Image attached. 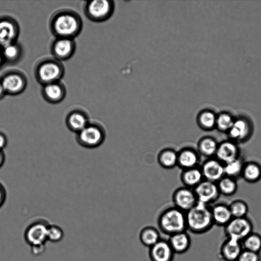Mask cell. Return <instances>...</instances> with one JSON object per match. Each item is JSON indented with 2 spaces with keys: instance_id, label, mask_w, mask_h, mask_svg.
<instances>
[{
  "instance_id": "6da1fadb",
  "label": "cell",
  "mask_w": 261,
  "mask_h": 261,
  "mask_svg": "<svg viewBox=\"0 0 261 261\" xmlns=\"http://www.w3.org/2000/svg\"><path fill=\"white\" fill-rule=\"evenodd\" d=\"M49 28L56 38L74 39L81 33L83 21L76 12L64 9L56 12L51 16Z\"/></svg>"
},
{
  "instance_id": "7a4b0ae2",
  "label": "cell",
  "mask_w": 261,
  "mask_h": 261,
  "mask_svg": "<svg viewBox=\"0 0 261 261\" xmlns=\"http://www.w3.org/2000/svg\"><path fill=\"white\" fill-rule=\"evenodd\" d=\"M187 230L195 234H202L209 231L214 225L211 206L197 203L186 212Z\"/></svg>"
},
{
  "instance_id": "3957f363",
  "label": "cell",
  "mask_w": 261,
  "mask_h": 261,
  "mask_svg": "<svg viewBox=\"0 0 261 261\" xmlns=\"http://www.w3.org/2000/svg\"><path fill=\"white\" fill-rule=\"evenodd\" d=\"M157 223L160 230L168 236L187 231L186 213L174 206L164 210Z\"/></svg>"
},
{
  "instance_id": "277c9868",
  "label": "cell",
  "mask_w": 261,
  "mask_h": 261,
  "mask_svg": "<svg viewBox=\"0 0 261 261\" xmlns=\"http://www.w3.org/2000/svg\"><path fill=\"white\" fill-rule=\"evenodd\" d=\"M62 63L53 58H45L39 62L35 68V76L42 85L61 81L64 74Z\"/></svg>"
},
{
  "instance_id": "5b68a950",
  "label": "cell",
  "mask_w": 261,
  "mask_h": 261,
  "mask_svg": "<svg viewBox=\"0 0 261 261\" xmlns=\"http://www.w3.org/2000/svg\"><path fill=\"white\" fill-rule=\"evenodd\" d=\"M77 143L84 148L93 149L100 146L106 138V132L102 125L90 122L82 130L75 134Z\"/></svg>"
},
{
  "instance_id": "8992f818",
  "label": "cell",
  "mask_w": 261,
  "mask_h": 261,
  "mask_svg": "<svg viewBox=\"0 0 261 261\" xmlns=\"http://www.w3.org/2000/svg\"><path fill=\"white\" fill-rule=\"evenodd\" d=\"M114 9V4L112 1H89L85 4L84 13L91 21L99 22L107 20L112 15Z\"/></svg>"
},
{
  "instance_id": "52a82bcc",
  "label": "cell",
  "mask_w": 261,
  "mask_h": 261,
  "mask_svg": "<svg viewBox=\"0 0 261 261\" xmlns=\"http://www.w3.org/2000/svg\"><path fill=\"white\" fill-rule=\"evenodd\" d=\"M253 223L247 217L232 218L224 227V232L226 238L241 242L248 234L253 232Z\"/></svg>"
},
{
  "instance_id": "ba28073f",
  "label": "cell",
  "mask_w": 261,
  "mask_h": 261,
  "mask_svg": "<svg viewBox=\"0 0 261 261\" xmlns=\"http://www.w3.org/2000/svg\"><path fill=\"white\" fill-rule=\"evenodd\" d=\"M253 132L252 122L247 118L239 117L234 119L232 126L226 134L228 139L239 144L247 142L252 136Z\"/></svg>"
},
{
  "instance_id": "9c48e42d",
  "label": "cell",
  "mask_w": 261,
  "mask_h": 261,
  "mask_svg": "<svg viewBox=\"0 0 261 261\" xmlns=\"http://www.w3.org/2000/svg\"><path fill=\"white\" fill-rule=\"evenodd\" d=\"M6 94L17 95L22 93L27 87L25 75L17 70L10 71L1 81Z\"/></svg>"
},
{
  "instance_id": "30bf717a",
  "label": "cell",
  "mask_w": 261,
  "mask_h": 261,
  "mask_svg": "<svg viewBox=\"0 0 261 261\" xmlns=\"http://www.w3.org/2000/svg\"><path fill=\"white\" fill-rule=\"evenodd\" d=\"M76 44L74 39L56 38L50 45L53 58L59 61L66 60L74 54Z\"/></svg>"
},
{
  "instance_id": "8fae6325",
  "label": "cell",
  "mask_w": 261,
  "mask_h": 261,
  "mask_svg": "<svg viewBox=\"0 0 261 261\" xmlns=\"http://www.w3.org/2000/svg\"><path fill=\"white\" fill-rule=\"evenodd\" d=\"M197 201L210 205L221 195L216 182L203 180L194 189Z\"/></svg>"
},
{
  "instance_id": "7c38bea8",
  "label": "cell",
  "mask_w": 261,
  "mask_h": 261,
  "mask_svg": "<svg viewBox=\"0 0 261 261\" xmlns=\"http://www.w3.org/2000/svg\"><path fill=\"white\" fill-rule=\"evenodd\" d=\"M172 199L173 206L185 213L198 202L194 190L185 186L177 188L173 193Z\"/></svg>"
},
{
  "instance_id": "4fadbf2b",
  "label": "cell",
  "mask_w": 261,
  "mask_h": 261,
  "mask_svg": "<svg viewBox=\"0 0 261 261\" xmlns=\"http://www.w3.org/2000/svg\"><path fill=\"white\" fill-rule=\"evenodd\" d=\"M19 34L18 22L11 18L0 20V46L2 47L17 42Z\"/></svg>"
},
{
  "instance_id": "5bb4252c",
  "label": "cell",
  "mask_w": 261,
  "mask_h": 261,
  "mask_svg": "<svg viewBox=\"0 0 261 261\" xmlns=\"http://www.w3.org/2000/svg\"><path fill=\"white\" fill-rule=\"evenodd\" d=\"M48 225L43 221H38L30 225L24 232V238L31 246L45 244Z\"/></svg>"
},
{
  "instance_id": "9a60e30c",
  "label": "cell",
  "mask_w": 261,
  "mask_h": 261,
  "mask_svg": "<svg viewBox=\"0 0 261 261\" xmlns=\"http://www.w3.org/2000/svg\"><path fill=\"white\" fill-rule=\"evenodd\" d=\"M240 157L239 144L227 139L218 143L215 158L225 164Z\"/></svg>"
},
{
  "instance_id": "2e32d148",
  "label": "cell",
  "mask_w": 261,
  "mask_h": 261,
  "mask_svg": "<svg viewBox=\"0 0 261 261\" xmlns=\"http://www.w3.org/2000/svg\"><path fill=\"white\" fill-rule=\"evenodd\" d=\"M200 167L204 180L217 183L225 175L224 164L215 157L206 159Z\"/></svg>"
},
{
  "instance_id": "e0dca14e",
  "label": "cell",
  "mask_w": 261,
  "mask_h": 261,
  "mask_svg": "<svg viewBox=\"0 0 261 261\" xmlns=\"http://www.w3.org/2000/svg\"><path fill=\"white\" fill-rule=\"evenodd\" d=\"M41 94L47 102L56 104L64 99L66 90L64 85L61 81H58L42 85Z\"/></svg>"
},
{
  "instance_id": "ac0fdd59",
  "label": "cell",
  "mask_w": 261,
  "mask_h": 261,
  "mask_svg": "<svg viewBox=\"0 0 261 261\" xmlns=\"http://www.w3.org/2000/svg\"><path fill=\"white\" fill-rule=\"evenodd\" d=\"M148 253L151 261H173L175 254L168 240L164 239L150 247Z\"/></svg>"
},
{
  "instance_id": "d6986e66",
  "label": "cell",
  "mask_w": 261,
  "mask_h": 261,
  "mask_svg": "<svg viewBox=\"0 0 261 261\" xmlns=\"http://www.w3.org/2000/svg\"><path fill=\"white\" fill-rule=\"evenodd\" d=\"M243 250L241 242L226 238L220 247L219 254L224 261H237Z\"/></svg>"
},
{
  "instance_id": "ffe728a7",
  "label": "cell",
  "mask_w": 261,
  "mask_h": 261,
  "mask_svg": "<svg viewBox=\"0 0 261 261\" xmlns=\"http://www.w3.org/2000/svg\"><path fill=\"white\" fill-rule=\"evenodd\" d=\"M90 122L88 114L80 109L70 111L65 118L67 127L70 131L75 134L82 130Z\"/></svg>"
},
{
  "instance_id": "44dd1931",
  "label": "cell",
  "mask_w": 261,
  "mask_h": 261,
  "mask_svg": "<svg viewBox=\"0 0 261 261\" xmlns=\"http://www.w3.org/2000/svg\"><path fill=\"white\" fill-rule=\"evenodd\" d=\"M200 155L197 150L185 147L177 152V166L182 170L199 166Z\"/></svg>"
},
{
  "instance_id": "7402d4cb",
  "label": "cell",
  "mask_w": 261,
  "mask_h": 261,
  "mask_svg": "<svg viewBox=\"0 0 261 261\" xmlns=\"http://www.w3.org/2000/svg\"><path fill=\"white\" fill-rule=\"evenodd\" d=\"M168 241L175 254L185 253L189 249L191 244V238L187 231L169 236Z\"/></svg>"
},
{
  "instance_id": "603a6c76",
  "label": "cell",
  "mask_w": 261,
  "mask_h": 261,
  "mask_svg": "<svg viewBox=\"0 0 261 261\" xmlns=\"http://www.w3.org/2000/svg\"><path fill=\"white\" fill-rule=\"evenodd\" d=\"M214 224L225 227L233 218L228 205L220 203L211 206Z\"/></svg>"
},
{
  "instance_id": "cb8c5ba5",
  "label": "cell",
  "mask_w": 261,
  "mask_h": 261,
  "mask_svg": "<svg viewBox=\"0 0 261 261\" xmlns=\"http://www.w3.org/2000/svg\"><path fill=\"white\" fill-rule=\"evenodd\" d=\"M217 140L210 136L201 137L197 143V151L206 159L215 157L218 146Z\"/></svg>"
},
{
  "instance_id": "d4e9b609",
  "label": "cell",
  "mask_w": 261,
  "mask_h": 261,
  "mask_svg": "<svg viewBox=\"0 0 261 261\" xmlns=\"http://www.w3.org/2000/svg\"><path fill=\"white\" fill-rule=\"evenodd\" d=\"M180 179L184 186L194 189L204 180L200 166L182 170Z\"/></svg>"
},
{
  "instance_id": "484cf974",
  "label": "cell",
  "mask_w": 261,
  "mask_h": 261,
  "mask_svg": "<svg viewBox=\"0 0 261 261\" xmlns=\"http://www.w3.org/2000/svg\"><path fill=\"white\" fill-rule=\"evenodd\" d=\"M241 177L249 183H255L261 179V165L255 161L245 162Z\"/></svg>"
},
{
  "instance_id": "4316f807",
  "label": "cell",
  "mask_w": 261,
  "mask_h": 261,
  "mask_svg": "<svg viewBox=\"0 0 261 261\" xmlns=\"http://www.w3.org/2000/svg\"><path fill=\"white\" fill-rule=\"evenodd\" d=\"M217 115L208 110L200 112L196 117L198 127L204 131H212L216 128Z\"/></svg>"
},
{
  "instance_id": "83f0119b",
  "label": "cell",
  "mask_w": 261,
  "mask_h": 261,
  "mask_svg": "<svg viewBox=\"0 0 261 261\" xmlns=\"http://www.w3.org/2000/svg\"><path fill=\"white\" fill-rule=\"evenodd\" d=\"M158 161L163 168L172 169L177 166V151L171 148H164L159 153Z\"/></svg>"
},
{
  "instance_id": "f1b7e54d",
  "label": "cell",
  "mask_w": 261,
  "mask_h": 261,
  "mask_svg": "<svg viewBox=\"0 0 261 261\" xmlns=\"http://www.w3.org/2000/svg\"><path fill=\"white\" fill-rule=\"evenodd\" d=\"M139 239L144 246L149 248L161 239L160 233L156 228L148 226L143 227L140 230Z\"/></svg>"
},
{
  "instance_id": "f546056e",
  "label": "cell",
  "mask_w": 261,
  "mask_h": 261,
  "mask_svg": "<svg viewBox=\"0 0 261 261\" xmlns=\"http://www.w3.org/2000/svg\"><path fill=\"white\" fill-rule=\"evenodd\" d=\"M22 49L17 42L8 44L3 47L2 56L4 59L10 63L17 62L21 58Z\"/></svg>"
},
{
  "instance_id": "4dcf8cb0",
  "label": "cell",
  "mask_w": 261,
  "mask_h": 261,
  "mask_svg": "<svg viewBox=\"0 0 261 261\" xmlns=\"http://www.w3.org/2000/svg\"><path fill=\"white\" fill-rule=\"evenodd\" d=\"M217 184L220 194L226 196L233 195L238 189L237 179L226 175L221 178Z\"/></svg>"
},
{
  "instance_id": "1f68e13d",
  "label": "cell",
  "mask_w": 261,
  "mask_h": 261,
  "mask_svg": "<svg viewBox=\"0 0 261 261\" xmlns=\"http://www.w3.org/2000/svg\"><path fill=\"white\" fill-rule=\"evenodd\" d=\"M243 249L256 253L261 251V235L252 232L242 241Z\"/></svg>"
},
{
  "instance_id": "d6a6232c",
  "label": "cell",
  "mask_w": 261,
  "mask_h": 261,
  "mask_svg": "<svg viewBox=\"0 0 261 261\" xmlns=\"http://www.w3.org/2000/svg\"><path fill=\"white\" fill-rule=\"evenodd\" d=\"M245 162L241 157L224 164V174L235 179L241 177Z\"/></svg>"
},
{
  "instance_id": "836d02e7",
  "label": "cell",
  "mask_w": 261,
  "mask_h": 261,
  "mask_svg": "<svg viewBox=\"0 0 261 261\" xmlns=\"http://www.w3.org/2000/svg\"><path fill=\"white\" fill-rule=\"evenodd\" d=\"M234 119L231 115L226 112L217 115L215 129L226 134L232 126Z\"/></svg>"
},
{
  "instance_id": "e575fe53",
  "label": "cell",
  "mask_w": 261,
  "mask_h": 261,
  "mask_svg": "<svg viewBox=\"0 0 261 261\" xmlns=\"http://www.w3.org/2000/svg\"><path fill=\"white\" fill-rule=\"evenodd\" d=\"M228 206L233 218L247 217L249 211V207L247 203L244 200L241 199L234 200Z\"/></svg>"
},
{
  "instance_id": "d590c367",
  "label": "cell",
  "mask_w": 261,
  "mask_h": 261,
  "mask_svg": "<svg viewBox=\"0 0 261 261\" xmlns=\"http://www.w3.org/2000/svg\"><path fill=\"white\" fill-rule=\"evenodd\" d=\"M63 237L64 232L60 227L56 225H48L47 232V241L57 243L61 241Z\"/></svg>"
},
{
  "instance_id": "8d00e7d4",
  "label": "cell",
  "mask_w": 261,
  "mask_h": 261,
  "mask_svg": "<svg viewBox=\"0 0 261 261\" xmlns=\"http://www.w3.org/2000/svg\"><path fill=\"white\" fill-rule=\"evenodd\" d=\"M237 261H261L260 253L243 249Z\"/></svg>"
},
{
  "instance_id": "74e56055",
  "label": "cell",
  "mask_w": 261,
  "mask_h": 261,
  "mask_svg": "<svg viewBox=\"0 0 261 261\" xmlns=\"http://www.w3.org/2000/svg\"><path fill=\"white\" fill-rule=\"evenodd\" d=\"M31 253L35 256H38L44 252L46 249L45 244L31 246Z\"/></svg>"
},
{
  "instance_id": "f35d334b",
  "label": "cell",
  "mask_w": 261,
  "mask_h": 261,
  "mask_svg": "<svg viewBox=\"0 0 261 261\" xmlns=\"http://www.w3.org/2000/svg\"><path fill=\"white\" fill-rule=\"evenodd\" d=\"M7 198V192L4 186L0 182V208L4 204Z\"/></svg>"
},
{
  "instance_id": "ab89813d",
  "label": "cell",
  "mask_w": 261,
  "mask_h": 261,
  "mask_svg": "<svg viewBox=\"0 0 261 261\" xmlns=\"http://www.w3.org/2000/svg\"><path fill=\"white\" fill-rule=\"evenodd\" d=\"M8 144L7 136L3 132H0V150H3Z\"/></svg>"
},
{
  "instance_id": "60d3db41",
  "label": "cell",
  "mask_w": 261,
  "mask_h": 261,
  "mask_svg": "<svg viewBox=\"0 0 261 261\" xmlns=\"http://www.w3.org/2000/svg\"><path fill=\"white\" fill-rule=\"evenodd\" d=\"M6 156L4 151L0 150V168L4 164Z\"/></svg>"
},
{
  "instance_id": "b9f144b4",
  "label": "cell",
  "mask_w": 261,
  "mask_h": 261,
  "mask_svg": "<svg viewBox=\"0 0 261 261\" xmlns=\"http://www.w3.org/2000/svg\"><path fill=\"white\" fill-rule=\"evenodd\" d=\"M5 94V91L0 81V98H1Z\"/></svg>"
}]
</instances>
